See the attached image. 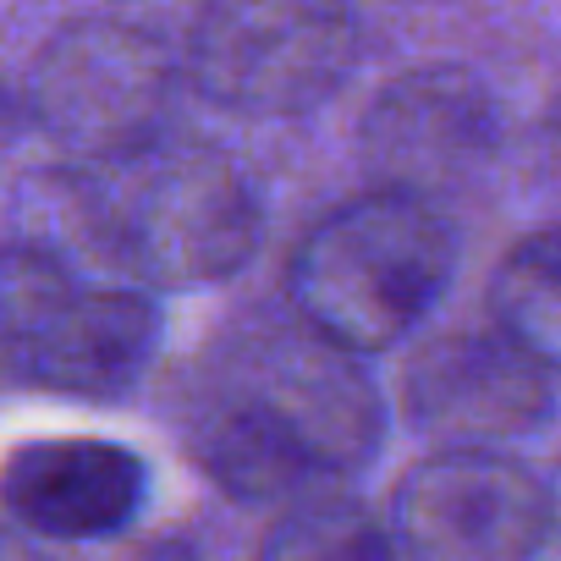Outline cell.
Here are the masks:
<instances>
[{
	"mask_svg": "<svg viewBox=\"0 0 561 561\" xmlns=\"http://www.w3.org/2000/svg\"><path fill=\"white\" fill-rule=\"evenodd\" d=\"M176 83L182 56H171L154 28L94 12L67 18L39 39L18 94L28 127L61 149L67 171H83L171 133Z\"/></svg>",
	"mask_w": 561,
	"mask_h": 561,
	"instance_id": "obj_4",
	"label": "cell"
},
{
	"mask_svg": "<svg viewBox=\"0 0 561 561\" xmlns=\"http://www.w3.org/2000/svg\"><path fill=\"white\" fill-rule=\"evenodd\" d=\"M550 495H556V528H561V479L550 484Z\"/></svg>",
	"mask_w": 561,
	"mask_h": 561,
	"instance_id": "obj_17",
	"label": "cell"
},
{
	"mask_svg": "<svg viewBox=\"0 0 561 561\" xmlns=\"http://www.w3.org/2000/svg\"><path fill=\"white\" fill-rule=\"evenodd\" d=\"M160 353V309L138 287H78L39 336L23 386L78 402L127 397Z\"/></svg>",
	"mask_w": 561,
	"mask_h": 561,
	"instance_id": "obj_10",
	"label": "cell"
},
{
	"mask_svg": "<svg viewBox=\"0 0 561 561\" xmlns=\"http://www.w3.org/2000/svg\"><path fill=\"white\" fill-rule=\"evenodd\" d=\"M149 468L138 451L94 435L23 440L0 462V517L45 545L122 539L144 512Z\"/></svg>",
	"mask_w": 561,
	"mask_h": 561,
	"instance_id": "obj_9",
	"label": "cell"
},
{
	"mask_svg": "<svg viewBox=\"0 0 561 561\" xmlns=\"http://www.w3.org/2000/svg\"><path fill=\"white\" fill-rule=\"evenodd\" d=\"M23 133H34L28 127V105H23L18 83H0V154H7Z\"/></svg>",
	"mask_w": 561,
	"mask_h": 561,
	"instance_id": "obj_15",
	"label": "cell"
},
{
	"mask_svg": "<svg viewBox=\"0 0 561 561\" xmlns=\"http://www.w3.org/2000/svg\"><path fill=\"white\" fill-rule=\"evenodd\" d=\"M358 18L320 0H215L187 23L182 78L198 100L280 122L320 111L358 67Z\"/></svg>",
	"mask_w": 561,
	"mask_h": 561,
	"instance_id": "obj_5",
	"label": "cell"
},
{
	"mask_svg": "<svg viewBox=\"0 0 561 561\" xmlns=\"http://www.w3.org/2000/svg\"><path fill=\"white\" fill-rule=\"evenodd\" d=\"M259 561H397V545L364 501L320 490L275 517L259 545Z\"/></svg>",
	"mask_w": 561,
	"mask_h": 561,
	"instance_id": "obj_13",
	"label": "cell"
},
{
	"mask_svg": "<svg viewBox=\"0 0 561 561\" xmlns=\"http://www.w3.org/2000/svg\"><path fill=\"white\" fill-rule=\"evenodd\" d=\"M72 215L105 264L133 275V287H209L237 275L264 231L259 193L248 171L182 133H160L116 160L67 171Z\"/></svg>",
	"mask_w": 561,
	"mask_h": 561,
	"instance_id": "obj_2",
	"label": "cell"
},
{
	"mask_svg": "<svg viewBox=\"0 0 561 561\" xmlns=\"http://www.w3.org/2000/svg\"><path fill=\"white\" fill-rule=\"evenodd\" d=\"M397 561H534L556 534L550 484L512 451H430L391 490Z\"/></svg>",
	"mask_w": 561,
	"mask_h": 561,
	"instance_id": "obj_6",
	"label": "cell"
},
{
	"mask_svg": "<svg viewBox=\"0 0 561 561\" xmlns=\"http://www.w3.org/2000/svg\"><path fill=\"white\" fill-rule=\"evenodd\" d=\"M457 231L440 204L364 187L320 215L287 259V314L353 358L413 336L451 287Z\"/></svg>",
	"mask_w": 561,
	"mask_h": 561,
	"instance_id": "obj_3",
	"label": "cell"
},
{
	"mask_svg": "<svg viewBox=\"0 0 561 561\" xmlns=\"http://www.w3.org/2000/svg\"><path fill=\"white\" fill-rule=\"evenodd\" d=\"M550 375L495 325H451L424 336L402 369V413L440 451H495L539 430L556 408Z\"/></svg>",
	"mask_w": 561,
	"mask_h": 561,
	"instance_id": "obj_8",
	"label": "cell"
},
{
	"mask_svg": "<svg viewBox=\"0 0 561 561\" xmlns=\"http://www.w3.org/2000/svg\"><path fill=\"white\" fill-rule=\"evenodd\" d=\"M490 325L561 380V226L512 242L490 275Z\"/></svg>",
	"mask_w": 561,
	"mask_h": 561,
	"instance_id": "obj_11",
	"label": "cell"
},
{
	"mask_svg": "<svg viewBox=\"0 0 561 561\" xmlns=\"http://www.w3.org/2000/svg\"><path fill=\"white\" fill-rule=\"evenodd\" d=\"M501 144V116L468 67L424 61L397 72L364 111L358 160L375 176L369 187L408 193L440 204L446 193L468 187Z\"/></svg>",
	"mask_w": 561,
	"mask_h": 561,
	"instance_id": "obj_7",
	"label": "cell"
},
{
	"mask_svg": "<svg viewBox=\"0 0 561 561\" xmlns=\"http://www.w3.org/2000/svg\"><path fill=\"white\" fill-rule=\"evenodd\" d=\"M176 424L187 457L226 495L304 501L375 457L386 402L364 358L304 320L248 314L187 369Z\"/></svg>",
	"mask_w": 561,
	"mask_h": 561,
	"instance_id": "obj_1",
	"label": "cell"
},
{
	"mask_svg": "<svg viewBox=\"0 0 561 561\" xmlns=\"http://www.w3.org/2000/svg\"><path fill=\"white\" fill-rule=\"evenodd\" d=\"M0 561H56V545L28 539L23 528H12L7 517H0Z\"/></svg>",
	"mask_w": 561,
	"mask_h": 561,
	"instance_id": "obj_16",
	"label": "cell"
},
{
	"mask_svg": "<svg viewBox=\"0 0 561 561\" xmlns=\"http://www.w3.org/2000/svg\"><path fill=\"white\" fill-rule=\"evenodd\" d=\"M56 561H198L187 539L176 534H127L105 545H56Z\"/></svg>",
	"mask_w": 561,
	"mask_h": 561,
	"instance_id": "obj_14",
	"label": "cell"
},
{
	"mask_svg": "<svg viewBox=\"0 0 561 561\" xmlns=\"http://www.w3.org/2000/svg\"><path fill=\"white\" fill-rule=\"evenodd\" d=\"M72 293L78 280L56 253L34 242H0V386H23L39 336Z\"/></svg>",
	"mask_w": 561,
	"mask_h": 561,
	"instance_id": "obj_12",
	"label": "cell"
}]
</instances>
